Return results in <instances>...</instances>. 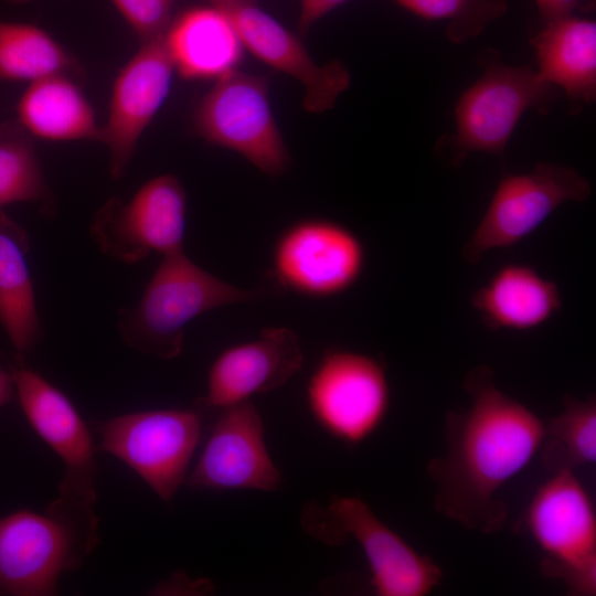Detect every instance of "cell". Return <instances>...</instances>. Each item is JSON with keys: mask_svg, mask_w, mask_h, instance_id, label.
I'll list each match as a JSON object with an SVG mask.
<instances>
[{"mask_svg": "<svg viewBox=\"0 0 596 596\" xmlns=\"http://www.w3.org/2000/svg\"><path fill=\"white\" fill-rule=\"evenodd\" d=\"M174 66L163 36L141 43L118 73L99 141L109 152V172L120 179L138 141L169 95Z\"/></svg>", "mask_w": 596, "mask_h": 596, "instance_id": "14", "label": "cell"}, {"mask_svg": "<svg viewBox=\"0 0 596 596\" xmlns=\"http://www.w3.org/2000/svg\"><path fill=\"white\" fill-rule=\"evenodd\" d=\"M347 0H301L299 26L306 32L316 21Z\"/></svg>", "mask_w": 596, "mask_h": 596, "instance_id": "29", "label": "cell"}, {"mask_svg": "<svg viewBox=\"0 0 596 596\" xmlns=\"http://www.w3.org/2000/svg\"><path fill=\"white\" fill-rule=\"evenodd\" d=\"M96 478L64 472L43 512L0 518V596H53L99 544Z\"/></svg>", "mask_w": 596, "mask_h": 596, "instance_id": "2", "label": "cell"}, {"mask_svg": "<svg viewBox=\"0 0 596 596\" xmlns=\"http://www.w3.org/2000/svg\"><path fill=\"white\" fill-rule=\"evenodd\" d=\"M539 75L560 86L576 114L596 96V23L566 15L546 20L531 39Z\"/></svg>", "mask_w": 596, "mask_h": 596, "instance_id": "19", "label": "cell"}, {"mask_svg": "<svg viewBox=\"0 0 596 596\" xmlns=\"http://www.w3.org/2000/svg\"><path fill=\"white\" fill-rule=\"evenodd\" d=\"M589 195L588 180L571 167L540 162L529 173L507 174L461 255L478 264L488 251L509 248L528 237L560 205Z\"/></svg>", "mask_w": 596, "mask_h": 596, "instance_id": "11", "label": "cell"}, {"mask_svg": "<svg viewBox=\"0 0 596 596\" xmlns=\"http://www.w3.org/2000/svg\"><path fill=\"white\" fill-rule=\"evenodd\" d=\"M563 411L544 422L541 458L545 469L572 470L596 461V398H563Z\"/></svg>", "mask_w": 596, "mask_h": 596, "instance_id": "24", "label": "cell"}, {"mask_svg": "<svg viewBox=\"0 0 596 596\" xmlns=\"http://www.w3.org/2000/svg\"><path fill=\"white\" fill-rule=\"evenodd\" d=\"M280 483L260 414L251 401L221 409L184 482L195 490L267 492L277 490Z\"/></svg>", "mask_w": 596, "mask_h": 596, "instance_id": "13", "label": "cell"}, {"mask_svg": "<svg viewBox=\"0 0 596 596\" xmlns=\"http://www.w3.org/2000/svg\"><path fill=\"white\" fill-rule=\"evenodd\" d=\"M268 78L235 70L215 81L193 114V128L206 141L233 150L259 171L276 177L290 156L269 102Z\"/></svg>", "mask_w": 596, "mask_h": 596, "instance_id": "8", "label": "cell"}, {"mask_svg": "<svg viewBox=\"0 0 596 596\" xmlns=\"http://www.w3.org/2000/svg\"><path fill=\"white\" fill-rule=\"evenodd\" d=\"M141 43L163 36L174 0H111Z\"/></svg>", "mask_w": 596, "mask_h": 596, "instance_id": "27", "label": "cell"}, {"mask_svg": "<svg viewBox=\"0 0 596 596\" xmlns=\"http://www.w3.org/2000/svg\"><path fill=\"white\" fill-rule=\"evenodd\" d=\"M534 493L524 523L543 556L541 572L570 595L596 594V512L572 470L553 472Z\"/></svg>", "mask_w": 596, "mask_h": 596, "instance_id": "5", "label": "cell"}, {"mask_svg": "<svg viewBox=\"0 0 596 596\" xmlns=\"http://www.w3.org/2000/svg\"><path fill=\"white\" fill-rule=\"evenodd\" d=\"M6 1L15 2V3H21V2L29 1V0H6Z\"/></svg>", "mask_w": 596, "mask_h": 596, "instance_id": "32", "label": "cell"}, {"mask_svg": "<svg viewBox=\"0 0 596 596\" xmlns=\"http://www.w3.org/2000/svg\"><path fill=\"white\" fill-rule=\"evenodd\" d=\"M164 43L174 70L185 79H219L237 70L244 44L219 8L190 9L170 23Z\"/></svg>", "mask_w": 596, "mask_h": 596, "instance_id": "18", "label": "cell"}, {"mask_svg": "<svg viewBox=\"0 0 596 596\" xmlns=\"http://www.w3.org/2000/svg\"><path fill=\"white\" fill-rule=\"evenodd\" d=\"M308 411L328 435L358 446L383 424L390 408V385L382 364L366 354L326 351L307 387Z\"/></svg>", "mask_w": 596, "mask_h": 596, "instance_id": "9", "label": "cell"}, {"mask_svg": "<svg viewBox=\"0 0 596 596\" xmlns=\"http://www.w3.org/2000/svg\"><path fill=\"white\" fill-rule=\"evenodd\" d=\"M266 296L264 287L246 289L214 276L181 249L162 256L139 301L118 311L117 328L127 347L171 360L182 353L185 327L195 318Z\"/></svg>", "mask_w": 596, "mask_h": 596, "instance_id": "3", "label": "cell"}, {"mask_svg": "<svg viewBox=\"0 0 596 596\" xmlns=\"http://www.w3.org/2000/svg\"><path fill=\"white\" fill-rule=\"evenodd\" d=\"M535 2L545 21L574 15V11L590 9L593 6L590 0H535Z\"/></svg>", "mask_w": 596, "mask_h": 596, "instance_id": "28", "label": "cell"}, {"mask_svg": "<svg viewBox=\"0 0 596 596\" xmlns=\"http://www.w3.org/2000/svg\"><path fill=\"white\" fill-rule=\"evenodd\" d=\"M67 74H52L29 83L17 113L20 126L46 141L99 140L95 111Z\"/></svg>", "mask_w": 596, "mask_h": 596, "instance_id": "21", "label": "cell"}, {"mask_svg": "<svg viewBox=\"0 0 596 596\" xmlns=\"http://www.w3.org/2000/svg\"><path fill=\"white\" fill-rule=\"evenodd\" d=\"M25 132L22 127H4L0 135V209L33 202L40 205L42 213L52 216L55 212L53 194Z\"/></svg>", "mask_w": 596, "mask_h": 596, "instance_id": "25", "label": "cell"}, {"mask_svg": "<svg viewBox=\"0 0 596 596\" xmlns=\"http://www.w3.org/2000/svg\"><path fill=\"white\" fill-rule=\"evenodd\" d=\"M427 20H448L447 35L462 42L477 35L490 20L504 13L502 0H394Z\"/></svg>", "mask_w": 596, "mask_h": 596, "instance_id": "26", "label": "cell"}, {"mask_svg": "<svg viewBox=\"0 0 596 596\" xmlns=\"http://www.w3.org/2000/svg\"><path fill=\"white\" fill-rule=\"evenodd\" d=\"M493 376L488 365L467 374L471 405L446 413L447 453L426 466L436 485L435 511L482 534L504 526L508 507L499 491L532 461L544 436V422L503 393Z\"/></svg>", "mask_w": 596, "mask_h": 596, "instance_id": "1", "label": "cell"}, {"mask_svg": "<svg viewBox=\"0 0 596 596\" xmlns=\"http://www.w3.org/2000/svg\"><path fill=\"white\" fill-rule=\"evenodd\" d=\"M304 365L298 336L286 327H269L251 341L223 350L210 366L200 408H225L253 395L285 385Z\"/></svg>", "mask_w": 596, "mask_h": 596, "instance_id": "16", "label": "cell"}, {"mask_svg": "<svg viewBox=\"0 0 596 596\" xmlns=\"http://www.w3.org/2000/svg\"><path fill=\"white\" fill-rule=\"evenodd\" d=\"M481 61L482 75L456 104V134L449 138L454 166L471 151L501 155L524 111L546 114L556 97L555 86L529 66L503 64L494 51H485Z\"/></svg>", "mask_w": 596, "mask_h": 596, "instance_id": "7", "label": "cell"}, {"mask_svg": "<svg viewBox=\"0 0 596 596\" xmlns=\"http://www.w3.org/2000/svg\"><path fill=\"white\" fill-rule=\"evenodd\" d=\"M29 249L24 228L0 209V322L21 355L31 352L42 338Z\"/></svg>", "mask_w": 596, "mask_h": 596, "instance_id": "22", "label": "cell"}, {"mask_svg": "<svg viewBox=\"0 0 596 596\" xmlns=\"http://www.w3.org/2000/svg\"><path fill=\"white\" fill-rule=\"evenodd\" d=\"M11 374L25 418L63 461L64 470L97 473L91 429L70 398L23 363L13 365Z\"/></svg>", "mask_w": 596, "mask_h": 596, "instance_id": "17", "label": "cell"}, {"mask_svg": "<svg viewBox=\"0 0 596 596\" xmlns=\"http://www.w3.org/2000/svg\"><path fill=\"white\" fill-rule=\"evenodd\" d=\"M212 6H217V4H221L223 2H227V1H241V2H251V3H255V0H209Z\"/></svg>", "mask_w": 596, "mask_h": 596, "instance_id": "31", "label": "cell"}, {"mask_svg": "<svg viewBox=\"0 0 596 596\" xmlns=\"http://www.w3.org/2000/svg\"><path fill=\"white\" fill-rule=\"evenodd\" d=\"M365 265L361 240L326 219H305L288 226L272 252V276L289 291L309 298L343 294L360 279Z\"/></svg>", "mask_w": 596, "mask_h": 596, "instance_id": "12", "label": "cell"}, {"mask_svg": "<svg viewBox=\"0 0 596 596\" xmlns=\"http://www.w3.org/2000/svg\"><path fill=\"white\" fill-rule=\"evenodd\" d=\"M187 194L173 174L152 178L127 202L109 199L94 215L91 237L109 258L136 264L151 253L183 249Z\"/></svg>", "mask_w": 596, "mask_h": 596, "instance_id": "10", "label": "cell"}, {"mask_svg": "<svg viewBox=\"0 0 596 596\" xmlns=\"http://www.w3.org/2000/svg\"><path fill=\"white\" fill-rule=\"evenodd\" d=\"M493 330L526 331L549 321L562 307L557 285L533 268L510 264L477 289L471 299Z\"/></svg>", "mask_w": 596, "mask_h": 596, "instance_id": "20", "label": "cell"}, {"mask_svg": "<svg viewBox=\"0 0 596 596\" xmlns=\"http://www.w3.org/2000/svg\"><path fill=\"white\" fill-rule=\"evenodd\" d=\"M73 56L43 29L0 20V78L32 82L76 68Z\"/></svg>", "mask_w": 596, "mask_h": 596, "instance_id": "23", "label": "cell"}, {"mask_svg": "<svg viewBox=\"0 0 596 596\" xmlns=\"http://www.w3.org/2000/svg\"><path fill=\"white\" fill-rule=\"evenodd\" d=\"M214 7L230 18L246 50L302 84V106L308 113L333 108L338 96L349 88L350 73L341 62L317 64L294 33L255 3L228 1Z\"/></svg>", "mask_w": 596, "mask_h": 596, "instance_id": "15", "label": "cell"}, {"mask_svg": "<svg viewBox=\"0 0 596 596\" xmlns=\"http://www.w3.org/2000/svg\"><path fill=\"white\" fill-rule=\"evenodd\" d=\"M310 536L330 546L348 538L361 547L377 596H426L443 581V570L383 523L359 497L333 494L327 507L310 503L300 515Z\"/></svg>", "mask_w": 596, "mask_h": 596, "instance_id": "4", "label": "cell"}, {"mask_svg": "<svg viewBox=\"0 0 596 596\" xmlns=\"http://www.w3.org/2000/svg\"><path fill=\"white\" fill-rule=\"evenodd\" d=\"M96 450L134 470L164 502L185 482L202 433V408H162L95 422Z\"/></svg>", "mask_w": 596, "mask_h": 596, "instance_id": "6", "label": "cell"}, {"mask_svg": "<svg viewBox=\"0 0 596 596\" xmlns=\"http://www.w3.org/2000/svg\"><path fill=\"white\" fill-rule=\"evenodd\" d=\"M15 393L14 381L11 372L0 366V407L8 404Z\"/></svg>", "mask_w": 596, "mask_h": 596, "instance_id": "30", "label": "cell"}]
</instances>
